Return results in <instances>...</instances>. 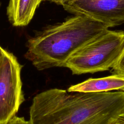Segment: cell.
<instances>
[{
	"instance_id": "obj_1",
	"label": "cell",
	"mask_w": 124,
	"mask_h": 124,
	"mask_svg": "<svg viewBox=\"0 0 124 124\" xmlns=\"http://www.w3.org/2000/svg\"><path fill=\"white\" fill-rule=\"evenodd\" d=\"M124 112V91L83 93L53 88L37 94L31 124H113Z\"/></svg>"
},
{
	"instance_id": "obj_2",
	"label": "cell",
	"mask_w": 124,
	"mask_h": 124,
	"mask_svg": "<svg viewBox=\"0 0 124 124\" xmlns=\"http://www.w3.org/2000/svg\"><path fill=\"white\" fill-rule=\"evenodd\" d=\"M108 29L87 16L75 15L30 38L25 57L38 70L64 67L74 52Z\"/></svg>"
},
{
	"instance_id": "obj_3",
	"label": "cell",
	"mask_w": 124,
	"mask_h": 124,
	"mask_svg": "<svg viewBox=\"0 0 124 124\" xmlns=\"http://www.w3.org/2000/svg\"><path fill=\"white\" fill-rule=\"evenodd\" d=\"M124 48V32L107 31L74 52L64 67L73 75L95 73L109 70Z\"/></svg>"
},
{
	"instance_id": "obj_4",
	"label": "cell",
	"mask_w": 124,
	"mask_h": 124,
	"mask_svg": "<svg viewBox=\"0 0 124 124\" xmlns=\"http://www.w3.org/2000/svg\"><path fill=\"white\" fill-rule=\"evenodd\" d=\"M22 67L16 57L5 50L0 61V124H5L16 115L25 100Z\"/></svg>"
},
{
	"instance_id": "obj_5",
	"label": "cell",
	"mask_w": 124,
	"mask_h": 124,
	"mask_svg": "<svg viewBox=\"0 0 124 124\" xmlns=\"http://www.w3.org/2000/svg\"><path fill=\"white\" fill-rule=\"evenodd\" d=\"M62 6L70 13L87 16L108 28L124 23V0H70Z\"/></svg>"
},
{
	"instance_id": "obj_6",
	"label": "cell",
	"mask_w": 124,
	"mask_h": 124,
	"mask_svg": "<svg viewBox=\"0 0 124 124\" xmlns=\"http://www.w3.org/2000/svg\"><path fill=\"white\" fill-rule=\"evenodd\" d=\"M124 91V77L112 74L100 78H90L82 82L73 85L67 89L69 92L94 93L112 91Z\"/></svg>"
},
{
	"instance_id": "obj_7",
	"label": "cell",
	"mask_w": 124,
	"mask_h": 124,
	"mask_svg": "<svg viewBox=\"0 0 124 124\" xmlns=\"http://www.w3.org/2000/svg\"><path fill=\"white\" fill-rule=\"evenodd\" d=\"M43 0H9L7 8L8 19L13 26L27 25Z\"/></svg>"
},
{
	"instance_id": "obj_8",
	"label": "cell",
	"mask_w": 124,
	"mask_h": 124,
	"mask_svg": "<svg viewBox=\"0 0 124 124\" xmlns=\"http://www.w3.org/2000/svg\"><path fill=\"white\" fill-rule=\"evenodd\" d=\"M110 71L113 75L124 77V48Z\"/></svg>"
},
{
	"instance_id": "obj_9",
	"label": "cell",
	"mask_w": 124,
	"mask_h": 124,
	"mask_svg": "<svg viewBox=\"0 0 124 124\" xmlns=\"http://www.w3.org/2000/svg\"><path fill=\"white\" fill-rule=\"evenodd\" d=\"M5 124H31L30 121H26L23 117L15 115L10 119Z\"/></svg>"
},
{
	"instance_id": "obj_10",
	"label": "cell",
	"mask_w": 124,
	"mask_h": 124,
	"mask_svg": "<svg viewBox=\"0 0 124 124\" xmlns=\"http://www.w3.org/2000/svg\"><path fill=\"white\" fill-rule=\"evenodd\" d=\"M53 2H54L58 4H60L62 5H63L64 3L67 2L70 0H47Z\"/></svg>"
},
{
	"instance_id": "obj_11",
	"label": "cell",
	"mask_w": 124,
	"mask_h": 124,
	"mask_svg": "<svg viewBox=\"0 0 124 124\" xmlns=\"http://www.w3.org/2000/svg\"><path fill=\"white\" fill-rule=\"evenodd\" d=\"M5 49H3L0 46V59L1 58V57H2L3 54H4V52L5 51Z\"/></svg>"
},
{
	"instance_id": "obj_12",
	"label": "cell",
	"mask_w": 124,
	"mask_h": 124,
	"mask_svg": "<svg viewBox=\"0 0 124 124\" xmlns=\"http://www.w3.org/2000/svg\"><path fill=\"white\" fill-rule=\"evenodd\" d=\"M113 124H124V122L121 121V120H120L119 119H118V120Z\"/></svg>"
},
{
	"instance_id": "obj_13",
	"label": "cell",
	"mask_w": 124,
	"mask_h": 124,
	"mask_svg": "<svg viewBox=\"0 0 124 124\" xmlns=\"http://www.w3.org/2000/svg\"><path fill=\"white\" fill-rule=\"evenodd\" d=\"M119 119L120 120H121V121L124 122V112H123L122 114H121L120 115Z\"/></svg>"
},
{
	"instance_id": "obj_14",
	"label": "cell",
	"mask_w": 124,
	"mask_h": 124,
	"mask_svg": "<svg viewBox=\"0 0 124 124\" xmlns=\"http://www.w3.org/2000/svg\"></svg>"
}]
</instances>
